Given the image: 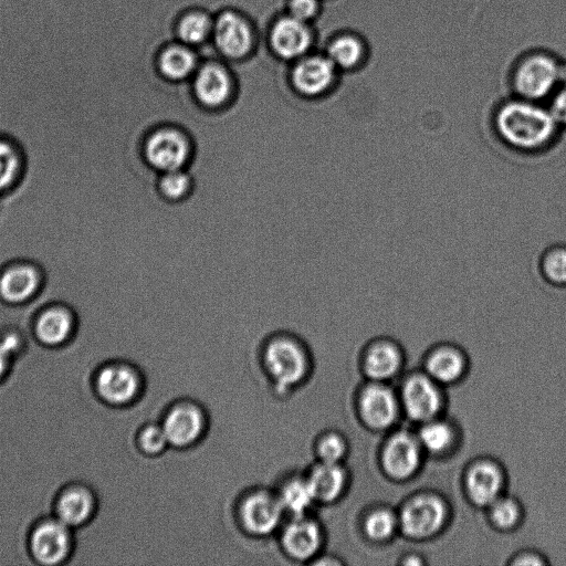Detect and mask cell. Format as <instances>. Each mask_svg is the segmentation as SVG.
Returning <instances> with one entry per match:
<instances>
[{"label":"cell","instance_id":"cell-1","mask_svg":"<svg viewBox=\"0 0 566 566\" xmlns=\"http://www.w3.org/2000/svg\"><path fill=\"white\" fill-rule=\"evenodd\" d=\"M492 127L502 145L523 155L550 150L562 129L549 108L523 99L502 104Z\"/></svg>","mask_w":566,"mask_h":566},{"label":"cell","instance_id":"cell-2","mask_svg":"<svg viewBox=\"0 0 566 566\" xmlns=\"http://www.w3.org/2000/svg\"><path fill=\"white\" fill-rule=\"evenodd\" d=\"M194 146L184 131L166 125L152 131L143 144V157L157 173L188 169Z\"/></svg>","mask_w":566,"mask_h":566},{"label":"cell","instance_id":"cell-3","mask_svg":"<svg viewBox=\"0 0 566 566\" xmlns=\"http://www.w3.org/2000/svg\"><path fill=\"white\" fill-rule=\"evenodd\" d=\"M265 353L267 370L279 389L288 390L305 377L308 359L300 339L295 335L288 333L272 335Z\"/></svg>","mask_w":566,"mask_h":566},{"label":"cell","instance_id":"cell-4","mask_svg":"<svg viewBox=\"0 0 566 566\" xmlns=\"http://www.w3.org/2000/svg\"><path fill=\"white\" fill-rule=\"evenodd\" d=\"M29 551L38 563L57 565L69 558L72 552L70 528L59 519L37 524L30 533Z\"/></svg>","mask_w":566,"mask_h":566},{"label":"cell","instance_id":"cell-5","mask_svg":"<svg viewBox=\"0 0 566 566\" xmlns=\"http://www.w3.org/2000/svg\"><path fill=\"white\" fill-rule=\"evenodd\" d=\"M43 286V272L31 262H14L0 271V299L8 305L19 306L34 300Z\"/></svg>","mask_w":566,"mask_h":566},{"label":"cell","instance_id":"cell-6","mask_svg":"<svg viewBox=\"0 0 566 566\" xmlns=\"http://www.w3.org/2000/svg\"><path fill=\"white\" fill-rule=\"evenodd\" d=\"M33 331L40 345L50 349L60 348L75 337L77 318L66 306L51 305L37 314Z\"/></svg>","mask_w":566,"mask_h":566},{"label":"cell","instance_id":"cell-7","mask_svg":"<svg viewBox=\"0 0 566 566\" xmlns=\"http://www.w3.org/2000/svg\"><path fill=\"white\" fill-rule=\"evenodd\" d=\"M560 68L549 58L529 59L516 76V89L523 100L537 102L549 94L559 82Z\"/></svg>","mask_w":566,"mask_h":566},{"label":"cell","instance_id":"cell-8","mask_svg":"<svg viewBox=\"0 0 566 566\" xmlns=\"http://www.w3.org/2000/svg\"><path fill=\"white\" fill-rule=\"evenodd\" d=\"M140 377L125 364H109L100 370L96 390L104 402L112 406L131 403L140 391Z\"/></svg>","mask_w":566,"mask_h":566},{"label":"cell","instance_id":"cell-9","mask_svg":"<svg viewBox=\"0 0 566 566\" xmlns=\"http://www.w3.org/2000/svg\"><path fill=\"white\" fill-rule=\"evenodd\" d=\"M283 512L285 509L279 498L260 491L245 499L240 517L249 532L266 536L278 528Z\"/></svg>","mask_w":566,"mask_h":566},{"label":"cell","instance_id":"cell-10","mask_svg":"<svg viewBox=\"0 0 566 566\" xmlns=\"http://www.w3.org/2000/svg\"><path fill=\"white\" fill-rule=\"evenodd\" d=\"M446 517L444 503L431 496L416 498L402 516L404 531L413 538L432 536L443 526Z\"/></svg>","mask_w":566,"mask_h":566},{"label":"cell","instance_id":"cell-11","mask_svg":"<svg viewBox=\"0 0 566 566\" xmlns=\"http://www.w3.org/2000/svg\"><path fill=\"white\" fill-rule=\"evenodd\" d=\"M193 96L208 110H223L232 106V82L227 73L215 66L205 67L194 83Z\"/></svg>","mask_w":566,"mask_h":566},{"label":"cell","instance_id":"cell-12","mask_svg":"<svg viewBox=\"0 0 566 566\" xmlns=\"http://www.w3.org/2000/svg\"><path fill=\"white\" fill-rule=\"evenodd\" d=\"M164 433L169 444L186 447L196 442L205 427V418L201 410L191 404L176 406L164 419Z\"/></svg>","mask_w":566,"mask_h":566},{"label":"cell","instance_id":"cell-13","mask_svg":"<svg viewBox=\"0 0 566 566\" xmlns=\"http://www.w3.org/2000/svg\"><path fill=\"white\" fill-rule=\"evenodd\" d=\"M333 62L312 58L301 62L293 72L292 83L296 91L306 99H318L332 86Z\"/></svg>","mask_w":566,"mask_h":566},{"label":"cell","instance_id":"cell-14","mask_svg":"<svg viewBox=\"0 0 566 566\" xmlns=\"http://www.w3.org/2000/svg\"><path fill=\"white\" fill-rule=\"evenodd\" d=\"M57 519L69 528H78L86 524L96 510V499L87 487H67L56 498Z\"/></svg>","mask_w":566,"mask_h":566},{"label":"cell","instance_id":"cell-15","mask_svg":"<svg viewBox=\"0 0 566 566\" xmlns=\"http://www.w3.org/2000/svg\"><path fill=\"white\" fill-rule=\"evenodd\" d=\"M321 530L316 522L300 517L288 524L282 534V544L291 558L308 560L320 550Z\"/></svg>","mask_w":566,"mask_h":566},{"label":"cell","instance_id":"cell-16","mask_svg":"<svg viewBox=\"0 0 566 566\" xmlns=\"http://www.w3.org/2000/svg\"><path fill=\"white\" fill-rule=\"evenodd\" d=\"M421 452L415 438L400 433L385 448L384 466L392 477L404 479L414 474L419 465Z\"/></svg>","mask_w":566,"mask_h":566},{"label":"cell","instance_id":"cell-17","mask_svg":"<svg viewBox=\"0 0 566 566\" xmlns=\"http://www.w3.org/2000/svg\"><path fill=\"white\" fill-rule=\"evenodd\" d=\"M404 403L408 415L416 421H428L439 410L440 396L436 386L426 377L417 376L404 389Z\"/></svg>","mask_w":566,"mask_h":566},{"label":"cell","instance_id":"cell-18","mask_svg":"<svg viewBox=\"0 0 566 566\" xmlns=\"http://www.w3.org/2000/svg\"><path fill=\"white\" fill-rule=\"evenodd\" d=\"M311 37L309 30L296 18H286L272 31V46L283 58H296L307 51Z\"/></svg>","mask_w":566,"mask_h":566},{"label":"cell","instance_id":"cell-19","mask_svg":"<svg viewBox=\"0 0 566 566\" xmlns=\"http://www.w3.org/2000/svg\"><path fill=\"white\" fill-rule=\"evenodd\" d=\"M216 43L223 54L238 58L244 56L251 44L248 26L234 14H225L216 25Z\"/></svg>","mask_w":566,"mask_h":566},{"label":"cell","instance_id":"cell-20","mask_svg":"<svg viewBox=\"0 0 566 566\" xmlns=\"http://www.w3.org/2000/svg\"><path fill=\"white\" fill-rule=\"evenodd\" d=\"M361 411L365 422L370 426L387 427L396 415L395 398L386 387L373 385L363 393Z\"/></svg>","mask_w":566,"mask_h":566},{"label":"cell","instance_id":"cell-21","mask_svg":"<svg viewBox=\"0 0 566 566\" xmlns=\"http://www.w3.org/2000/svg\"><path fill=\"white\" fill-rule=\"evenodd\" d=\"M501 489L499 470L490 464H480L470 471L468 490L478 505H491L498 500Z\"/></svg>","mask_w":566,"mask_h":566},{"label":"cell","instance_id":"cell-22","mask_svg":"<svg viewBox=\"0 0 566 566\" xmlns=\"http://www.w3.org/2000/svg\"><path fill=\"white\" fill-rule=\"evenodd\" d=\"M314 499L330 502L337 499L344 487L345 477L338 464L322 463L312 469L308 479Z\"/></svg>","mask_w":566,"mask_h":566},{"label":"cell","instance_id":"cell-23","mask_svg":"<svg viewBox=\"0 0 566 566\" xmlns=\"http://www.w3.org/2000/svg\"><path fill=\"white\" fill-rule=\"evenodd\" d=\"M25 171V157L19 146L0 138V195L13 190Z\"/></svg>","mask_w":566,"mask_h":566},{"label":"cell","instance_id":"cell-24","mask_svg":"<svg viewBox=\"0 0 566 566\" xmlns=\"http://www.w3.org/2000/svg\"><path fill=\"white\" fill-rule=\"evenodd\" d=\"M538 270L545 283L554 288L566 287V245L545 248L538 261Z\"/></svg>","mask_w":566,"mask_h":566},{"label":"cell","instance_id":"cell-25","mask_svg":"<svg viewBox=\"0 0 566 566\" xmlns=\"http://www.w3.org/2000/svg\"><path fill=\"white\" fill-rule=\"evenodd\" d=\"M398 351L390 343L375 345L366 359L365 370L374 380L389 379L400 366Z\"/></svg>","mask_w":566,"mask_h":566},{"label":"cell","instance_id":"cell-26","mask_svg":"<svg viewBox=\"0 0 566 566\" xmlns=\"http://www.w3.org/2000/svg\"><path fill=\"white\" fill-rule=\"evenodd\" d=\"M283 509L292 513L296 518L305 515L312 506L314 500L313 492L308 480H291L283 487L279 497Z\"/></svg>","mask_w":566,"mask_h":566},{"label":"cell","instance_id":"cell-27","mask_svg":"<svg viewBox=\"0 0 566 566\" xmlns=\"http://www.w3.org/2000/svg\"><path fill=\"white\" fill-rule=\"evenodd\" d=\"M194 180L188 170H176L161 173L159 177V191L166 201L180 203L192 194Z\"/></svg>","mask_w":566,"mask_h":566},{"label":"cell","instance_id":"cell-28","mask_svg":"<svg viewBox=\"0 0 566 566\" xmlns=\"http://www.w3.org/2000/svg\"><path fill=\"white\" fill-rule=\"evenodd\" d=\"M429 373L440 382H453L463 373L464 361L453 350H440L436 352L428 363Z\"/></svg>","mask_w":566,"mask_h":566},{"label":"cell","instance_id":"cell-29","mask_svg":"<svg viewBox=\"0 0 566 566\" xmlns=\"http://www.w3.org/2000/svg\"><path fill=\"white\" fill-rule=\"evenodd\" d=\"M195 60L190 51L172 48L164 52L161 68L164 76L172 80H182L193 71Z\"/></svg>","mask_w":566,"mask_h":566},{"label":"cell","instance_id":"cell-30","mask_svg":"<svg viewBox=\"0 0 566 566\" xmlns=\"http://www.w3.org/2000/svg\"><path fill=\"white\" fill-rule=\"evenodd\" d=\"M362 48L358 40L351 37H343L331 46L330 60L343 68H350L359 61Z\"/></svg>","mask_w":566,"mask_h":566},{"label":"cell","instance_id":"cell-31","mask_svg":"<svg viewBox=\"0 0 566 566\" xmlns=\"http://www.w3.org/2000/svg\"><path fill=\"white\" fill-rule=\"evenodd\" d=\"M452 431L443 423H431L422 429V444L433 453L442 452L452 442Z\"/></svg>","mask_w":566,"mask_h":566},{"label":"cell","instance_id":"cell-32","mask_svg":"<svg viewBox=\"0 0 566 566\" xmlns=\"http://www.w3.org/2000/svg\"><path fill=\"white\" fill-rule=\"evenodd\" d=\"M396 520L390 511H376L366 521L365 529L374 540H385L392 536Z\"/></svg>","mask_w":566,"mask_h":566},{"label":"cell","instance_id":"cell-33","mask_svg":"<svg viewBox=\"0 0 566 566\" xmlns=\"http://www.w3.org/2000/svg\"><path fill=\"white\" fill-rule=\"evenodd\" d=\"M209 20L204 15H191L186 17L180 26V35L186 43L198 44L208 34Z\"/></svg>","mask_w":566,"mask_h":566},{"label":"cell","instance_id":"cell-34","mask_svg":"<svg viewBox=\"0 0 566 566\" xmlns=\"http://www.w3.org/2000/svg\"><path fill=\"white\" fill-rule=\"evenodd\" d=\"M139 443L146 454L155 455L163 452L169 440L162 426H148L141 433Z\"/></svg>","mask_w":566,"mask_h":566},{"label":"cell","instance_id":"cell-35","mask_svg":"<svg viewBox=\"0 0 566 566\" xmlns=\"http://www.w3.org/2000/svg\"><path fill=\"white\" fill-rule=\"evenodd\" d=\"M519 518V510L515 502L511 500H497L492 508V519L497 526L503 529L515 526Z\"/></svg>","mask_w":566,"mask_h":566},{"label":"cell","instance_id":"cell-36","mask_svg":"<svg viewBox=\"0 0 566 566\" xmlns=\"http://www.w3.org/2000/svg\"><path fill=\"white\" fill-rule=\"evenodd\" d=\"M345 453L343 440L337 435H329L321 440L318 454L322 463L338 464Z\"/></svg>","mask_w":566,"mask_h":566},{"label":"cell","instance_id":"cell-37","mask_svg":"<svg viewBox=\"0 0 566 566\" xmlns=\"http://www.w3.org/2000/svg\"><path fill=\"white\" fill-rule=\"evenodd\" d=\"M290 10L292 17L303 23L316 12V2L314 0H292Z\"/></svg>","mask_w":566,"mask_h":566},{"label":"cell","instance_id":"cell-38","mask_svg":"<svg viewBox=\"0 0 566 566\" xmlns=\"http://www.w3.org/2000/svg\"><path fill=\"white\" fill-rule=\"evenodd\" d=\"M549 109L560 127L566 128V87L555 94Z\"/></svg>","mask_w":566,"mask_h":566},{"label":"cell","instance_id":"cell-39","mask_svg":"<svg viewBox=\"0 0 566 566\" xmlns=\"http://www.w3.org/2000/svg\"><path fill=\"white\" fill-rule=\"evenodd\" d=\"M13 356L10 354L0 343V380L4 379L7 372L10 369V363H12Z\"/></svg>","mask_w":566,"mask_h":566},{"label":"cell","instance_id":"cell-40","mask_svg":"<svg viewBox=\"0 0 566 566\" xmlns=\"http://www.w3.org/2000/svg\"><path fill=\"white\" fill-rule=\"evenodd\" d=\"M559 82L562 83L563 87H566V66L560 68Z\"/></svg>","mask_w":566,"mask_h":566}]
</instances>
